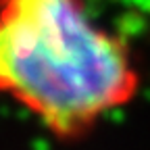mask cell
Masks as SVG:
<instances>
[{"label": "cell", "mask_w": 150, "mask_h": 150, "mask_svg": "<svg viewBox=\"0 0 150 150\" xmlns=\"http://www.w3.org/2000/svg\"><path fill=\"white\" fill-rule=\"evenodd\" d=\"M142 86L125 38L86 0H0V98L59 144H77Z\"/></svg>", "instance_id": "6da1fadb"}]
</instances>
